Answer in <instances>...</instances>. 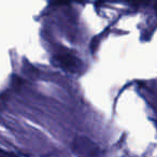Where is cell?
I'll return each mask as SVG.
<instances>
[{"instance_id": "obj_1", "label": "cell", "mask_w": 157, "mask_h": 157, "mask_svg": "<svg viewBox=\"0 0 157 157\" xmlns=\"http://www.w3.org/2000/svg\"><path fill=\"white\" fill-rule=\"evenodd\" d=\"M71 151L76 157H97L99 154L97 143L85 136L74 138L71 143Z\"/></svg>"}]
</instances>
